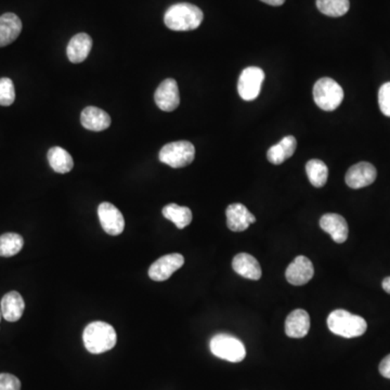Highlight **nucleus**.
Here are the masks:
<instances>
[{
	"label": "nucleus",
	"mask_w": 390,
	"mask_h": 390,
	"mask_svg": "<svg viewBox=\"0 0 390 390\" xmlns=\"http://www.w3.org/2000/svg\"><path fill=\"white\" fill-rule=\"evenodd\" d=\"M203 19V11L197 6L187 3L171 6L164 15L166 26L176 32L197 30Z\"/></svg>",
	"instance_id": "f257e3e1"
},
{
	"label": "nucleus",
	"mask_w": 390,
	"mask_h": 390,
	"mask_svg": "<svg viewBox=\"0 0 390 390\" xmlns=\"http://www.w3.org/2000/svg\"><path fill=\"white\" fill-rule=\"evenodd\" d=\"M84 344L90 353L99 355L113 349L117 342L115 330L105 322L88 324L83 334Z\"/></svg>",
	"instance_id": "f03ea898"
},
{
	"label": "nucleus",
	"mask_w": 390,
	"mask_h": 390,
	"mask_svg": "<svg viewBox=\"0 0 390 390\" xmlns=\"http://www.w3.org/2000/svg\"><path fill=\"white\" fill-rule=\"evenodd\" d=\"M327 327L332 333L345 338H355L363 335L368 323L360 316L353 315L347 310H334L327 317Z\"/></svg>",
	"instance_id": "7ed1b4c3"
},
{
	"label": "nucleus",
	"mask_w": 390,
	"mask_h": 390,
	"mask_svg": "<svg viewBox=\"0 0 390 390\" xmlns=\"http://www.w3.org/2000/svg\"><path fill=\"white\" fill-rule=\"evenodd\" d=\"M209 348L214 356L226 361L238 363L245 359V346L237 337L229 334H217L214 336L209 343Z\"/></svg>",
	"instance_id": "20e7f679"
},
{
	"label": "nucleus",
	"mask_w": 390,
	"mask_h": 390,
	"mask_svg": "<svg viewBox=\"0 0 390 390\" xmlns=\"http://www.w3.org/2000/svg\"><path fill=\"white\" fill-rule=\"evenodd\" d=\"M313 99L318 107L323 111H334L343 102V88L332 78H321L313 87Z\"/></svg>",
	"instance_id": "39448f33"
},
{
	"label": "nucleus",
	"mask_w": 390,
	"mask_h": 390,
	"mask_svg": "<svg viewBox=\"0 0 390 390\" xmlns=\"http://www.w3.org/2000/svg\"><path fill=\"white\" fill-rule=\"evenodd\" d=\"M195 148L189 141L171 142L160 151V161L173 168L186 167L194 161Z\"/></svg>",
	"instance_id": "423d86ee"
},
{
	"label": "nucleus",
	"mask_w": 390,
	"mask_h": 390,
	"mask_svg": "<svg viewBox=\"0 0 390 390\" xmlns=\"http://www.w3.org/2000/svg\"><path fill=\"white\" fill-rule=\"evenodd\" d=\"M265 73L259 67H246L240 75L238 91L240 97L245 101H253L259 96Z\"/></svg>",
	"instance_id": "0eeeda50"
},
{
	"label": "nucleus",
	"mask_w": 390,
	"mask_h": 390,
	"mask_svg": "<svg viewBox=\"0 0 390 390\" xmlns=\"http://www.w3.org/2000/svg\"><path fill=\"white\" fill-rule=\"evenodd\" d=\"M185 264L181 254H169L155 260L149 269V277L153 281L162 282L169 279Z\"/></svg>",
	"instance_id": "6e6552de"
},
{
	"label": "nucleus",
	"mask_w": 390,
	"mask_h": 390,
	"mask_svg": "<svg viewBox=\"0 0 390 390\" xmlns=\"http://www.w3.org/2000/svg\"><path fill=\"white\" fill-rule=\"evenodd\" d=\"M98 216L102 228L108 234L119 235L123 233L125 229V219L119 208L115 207L113 204L108 202L100 204L98 207Z\"/></svg>",
	"instance_id": "1a4fd4ad"
},
{
	"label": "nucleus",
	"mask_w": 390,
	"mask_h": 390,
	"mask_svg": "<svg viewBox=\"0 0 390 390\" xmlns=\"http://www.w3.org/2000/svg\"><path fill=\"white\" fill-rule=\"evenodd\" d=\"M155 103L164 112H173L179 107L180 95L177 82L167 78L162 82L154 95Z\"/></svg>",
	"instance_id": "9d476101"
},
{
	"label": "nucleus",
	"mask_w": 390,
	"mask_h": 390,
	"mask_svg": "<svg viewBox=\"0 0 390 390\" xmlns=\"http://www.w3.org/2000/svg\"><path fill=\"white\" fill-rule=\"evenodd\" d=\"M377 177L376 168L368 162L356 164L348 169L346 174V183L351 189H361L375 181Z\"/></svg>",
	"instance_id": "9b49d317"
},
{
	"label": "nucleus",
	"mask_w": 390,
	"mask_h": 390,
	"mask_svg": "<svg viewBox=\"0 0 390 390\" xmlns=\"http://www.w3.org/2000/svg\"><path fill=\"white\" fill-rule=\"evenodd\" d=\"M315 275L313 265L306 256H298L286 269L285 277L289 283L299 286L308 283Z\"/></svg>",
	"instance_id": "f8f14e48"
},
{
	"label": "nucleus",
	"mask_w": 390,
	"mask_h": 390,
	"mask_svg": "<svg viewBox=\"0 0 390 390\" xmlns=\"http://www.w3.org/2000/svg\"><path fill=\"white\" fill-rule=\"evenodd\" d=\"M227 225L231 231H245L252 223H256V217L243 204L234 203L228 206Z\"/></svg>",
	"instance_id": "ddd939ff"
},
{
	"label": "nucleus",
	"mask_w": 390,
	"mask_h": 390,
	"mask_svg": "<svg viewBox=\"0 0 390 390\" xmlns=\"http://www.w3.org/2000/svg\"><path fill=\"white\" fill-rule=\"evenodd\" d=\"M320 227L323 231L329 233L336 243L342 244L347 241L349 229L343 216L338 214H325L320 219Z\"/></svg>",
	"instance_id": "4468645a"
},
{
	"label": "nucleus",
	"mask_w": 390,
	"mask_h": 390,
	"mask_svg": "<svg viewBox=\"0 0 390 390\" xmlns=\"http://www.w3.org/2000/svg\"><path fill=\"white\" fill-rule=\"evenodd\" d=\"M232 267L238 275L245 279L259 280L263 275L258 260L249 254L240 253L232 260Z\"/></svg>",
	"instance_id": "2eb2a0df"
},
{
	"label": "nucleus",
	"mask_w": 390,
	"mask_h": 390,
	"mask_svg": "<svg viewBox=\"0 0 390 390\" xmlns=\"http://www.w3.org/2000/svg\"><path fill=\"white\" fill-rule=\"evenodd\" d=\"M310 330V317L303 309H296L286 318L285 334L291 338H303Z\"/></svg>",
	"instance_id": "dca6fc26"
},
{
	"label": "nucleus",
	"mask_w": 390,
	"mask_h": 390,
	"mask_svg": "<svg viewBox=\"0 0 390 390\" xmlns=\"http://www.w3.org/2000/svg\"><path fill=\"white\" fill-rule=\"evenodd\" d=\"M91 48H93V38L86 33L76 34L67 45V58L72 63H82L87 59Z\"/></svg>",
	"instance_id": "f3484780"
},
{
	"label": "nucleus",
	"mask_w": 390,
	"mask_h": 390,
	"mask_svg": "<svg viewBox=\"0 0 390 390\" xmlns=\"http://www.w3.org/2000/svg\"><path fill=\"white\" fill-rule=\"evenodd\" d=\"M111 122L109 114L99 108L88 107L82 112V125L91 131H103L110 127Z\"/></svg>",
	"instance_id": "a211bd4d"
},
{
	"label": "nucleus",
	"mask_w": 390,
	"mask_h": 390,
	"mask_svg": "<svg viewBox=\"0 0 390 390\" xmlns=\"http://www.w3.org/2000/svg\"><path fill=\"white\" fill-rule=\"evenodd\" d=\"M22 22L15 13H5L0 17V47L10 45L19 37Z\"/></svg>",
	"instance_id": "6ab92c4d"
},
{
	"label": "nucleus",
	"mask_w": 390,
	"mask_h": 390,
	"mask_svg": "<svg viewBox=\"0 0 390 390\" xmlns=\"http://www.w3.org/2000/svg\"><path fill=\"white\" fill-rule=\"evenodd\" d=\"M0 309L6 321L17 322L23 316L25 303L18 292H9L4 296L0 303Z\"/></svg>",
	"instance_id": "aec40b11"
},
{
	"label": "nucleus",
	"mask_w": 390,
	"mask_h": 390,
	"mask_svg": "<svg viewBox=\"0 0 390 390\" xmlns=\"http://www.w3.org/2000/svg\"><path fill=\"white\" fill-rule=\"evenodd\" d=\"M296 145H297V141H296L295 137L293 136L284 137L278 145H273L268 150V161L273 165H281L295 153Z\"/></svg>",
	"instance_id": "412c9836"
},
{
	"label": "nucleus",
	"mask_w": 390,
	"mask_h": 390,
	"mask_svg": "<svg viewBox=\"0 0 390 390\" xmlns=\"http://www.w3.org/2000/svg\"><path fill=\"white\" fill-rule=\"evenodd\" d=\"M48 162L58 174H67L74 167L71 154L61 147H53L48 151Z\"/></svg>",
	"instance_id": "4be33fe9"
},
{
	"label": "nucleus",
	"mask_w": 390,
	"mask_h": 390,
	"mask_svg": "<svg viewBox=\"0 0 390 390\" xmlns=\"http://www.w3.org/2000/svg\"><path fill=\"white\" fill-rule=\"evenodd\" d=\"M162 213L166 219L171 220V223H175L178 229H185L192 221L191 209L186 206H179L174 203L168 204L163 208Z\"/></svg>",
	"instance_id": "5701e85b"
},
{
	"label": "nucleus",
	"mask_w": 390,
	"mask_h": 390,
	"mask_svg": "<svg viewBox=\"0 0 390 390\" xmlns=\"http://www.w3.org/2000/svg\"><path fill=\"white\" fill-rule=\"evenodd\" d=\"M308 179L313 187L322 188L325 186L329 177V168L320 160H310L306 164Z\"/></svg>",
	"instance_id": "b1692460"
},
{
	"label": "nucleus",
	"mask_w": 390,
	"mask_h": 390,
	"mask_svg": "<svg viewBox=\"0 0 390 390\" xmlns=\"http://www.w3.org/2000/svg\"><path fill=\"white\" fill-rule=\"evenodd\" d=\"M23 238L18 233H5L0 235V256L12 257L23 249Z\"/></svg>",
	"instance_id": "393cba45"
},
{
	"label": "nucleus",
	"mask_w": 390,
	"mask_h": 390,
	"mask_svg": "<svg viewBox=\"0 0 390 390\" xmlns=\"http://www.w3.org/2000/svg\"><path fill=\"white\" fill-rule=\"evenodd\" d=\"M319 11L327 17H343L349 11V0H317Z\"/></svg>",
	"instance_id": "a878e982"
},
{
	"label": "nucleus",
	"mask_w": 390,
	"mask_h": 390,
	"mask_svg": "<svg viewBox=\"0 0 390 390\" xmlns=\"http://www.w3.org/2000/svg\"><path fill=\"white\" fill-rule=\"evenodd\" d=\"M15 100L13 82L8 77L0 78V105L9 107Z\"/></svg>",
	"instance_id": "bb28decb"
},
{
	"label": "nucleus",
	"mask_w": 390,
	"mask_h": 390,
	"mask_svg": "<svg viewBox=\"0 0 390 390\" xmlns=\"http://www.w3.org/2000/svg\"><path fill=\"white\" fill-rule=\"evenodd\" d=\"M379 104L382 113L390 117V82L384 84L379 88Z\"/></svg>",
	"instance_id": "cd10ccee"
},
{
	"label": "nucleus",
	"mask_w": 390,
	"mask_h": 390,
	"mask_svg": "<svg viewBox=\"0 0 390 390\" xmlns=\"http://www.w3.org/2000/svg\"><path fill=\"white\" fill-rule=\"evenodd\" d=\"M0 390H21V382L17 376L9 373L0 374Z\"/></svg>",
	"instance_id": "c85d7f7f"
},
{
	"label": "nucleus",
	"mask_w": 390,
	"mask_h": 390,
	"mask_svg": "<svg viewBox=\"0 0 390 390\" xmlns=\"http://www.w3.org/2000/svg\"><path fill=\"white\" fill-rule=\"evenodd\" d=\"M379 373L386 379H390V355L382 360L381 364H379Z\"/></svg>",
	"instance_id": "c756f323"
},
{
	"label": "nucleus",
	"mask_w": 390,
	"mask_h": 390,
	"mask_svg": "<svg viewBox=\"0 0 390 390\" xmlns=\"http://www.w3.org/2000/svg\"><path fill=\"white\" fill-rule=\"evenodd\" d=\"M260 1H263V3L268 4L270 6H282L284 3H285V0H260Z\"/></svg>",
	"instance_id": "7c9ffc66"
},
{
	"label": "nucleus",
	"mask_w": 390,
	"mask_h": 390,
	"mask_svg": "<svg viewBox=\"0 0 390 390\" xmlns=\"http://www.w3.org/2000/svg\"><path fill=\"white\" fill-rule=\"evenodd\" d=\"M383 289L386 293L390 294V277L385 278L383 281Z\"/></svg>",
	"instance_id": "2f4dec72"
},
{
	"label": "nucleus",
	"mask_w": 390,
	"mask_h": 390,
	"mask_svg": "<svg viewBox=\"0 0 390 390\" xmlns=\"http://www.w3.org/2000/svg\"><path fill=\"white\" fill-rule=\"evenodd\" d=\"M1 317H3V313H1V309H0V320H1Z\"/></svg>",
	"instance_id": "473e14b6"
}]
</instances>
